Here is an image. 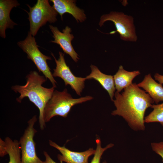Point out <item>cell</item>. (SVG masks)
Instances as JSON below:
<instances>
[{
    "label": "cell",
    "mask_w": 163,
    "mask_h": 163,
    "mask_svg": "<svg viewBox=\"0 0 163 163\" xmlns=\"http://www.w3.org/2000/svg\"><path fill=\"white\" fill-rule=\"evenodd\" d=\"M17 44L27 55V58L31 60L40 72H41L45 78L48 79L55 88L57 82L50 71V69L47 62L51 58L44 55L39 50L35 38L29 31L26 38L18 42Z\"/></svg>",
    "instance_id": "cell-4"
},
{
    "label": "cell",
    "mask_w": 163,
    "mask_h": 163,
    "mask_svg": "<svg viewBox=\"0 0 163 163\" xmlns=\"http://www.w3.org/2000/svg\"><path fill=\"white\" fill-rule=\"evenodd\" d=\"M49 27L54 39L51 42L58 44L65 53L69 55L75 62H77L79 58L71 42L74 36L70 33L72 32L71 28L66 26L61 32L56 27L52 25H49Z\"/></svg>",
    "instance_id": "cell-9"
},
{
    "label": "cell",
    "mask_w": 163,
    "mask_h": 163,
    "mask_svg": "<svg viewBox=\"0 0 163 163\" xmlns=\"http://www.w3.org/2000/svg\"><path fill=\"white\" fill-rule=\"evenodd\" d=\"M20 5L16 0H0V36L2 37L6 38V29H13L15 25H17L11 19L10 14L13 8Z\"/></svg>",
    "instance_id": "cell-12"
},
{
    "label": "cell",
    "mask_w": 163,
    "mask_h": 163,
    "mask_svg": "<svg viewBox=\"0 0 163 163\" xmlns=\"http://www.w3.org/2000/svg\"><path fill=\"white\" fill-rule=\"evenodd\" d=\"M5 141L9 157L8 163H21V150L19 141L16 139L13 141L8 137L5 138Z\"/></svg>",
    "instance_id": "cell-16"
},
{
    "label": "cell",
    "mask_w": 163,
    "mask_h": 163,
    "mask_svg": "<svg viewBox=\"0 0 163 163\" xmlns=\"http://www.w3.org/2000/svg\"><path fill=\"white\" fill-rule=\"evenodd\" d=\"M49 145L58 150L61 153L57 155V158L62 163H88V159L94 155L95 150L92 148L84 152H78L71 151L64 146H61L51 140H49Z\"/></svg>",
    "instance_id": "cell-10"
},
{
    "label": "cell",
    "mask_w": 163,
    "mask_h": 163,
    "mask_svg": "<svg viewBox=\"0 0 163 163\" xmlns=\"http://www.w3.org/2000/svg\"><path fill=\"white\" fill-rule=\"evenodd\" d=\"M152 150L161 156L163 161V142L151 143Z\"/></svg>",
    "instance_id": "cell-19"
},
{
    "label": "cell",
    "mask_w": 163,
    "mask_h": 163,
    "mask_svg": "<svg viewBox=\"0 0 163 163\" xmlns=\"http://www.w3.org/2000/svg\"><path fill=\"white\" fill-rule=\"evenodd\" d=\"M59 57L56 59L51 53L56 64V68L53 69V76L61 78L64 81L65 86L70 85L78 95H81L85 87L86 78L78 77L74 75L66 62L64 54L59 51Z\"/></svg>",
    "instance_id": "cell-8"
},
{
    "label": "cell",
    "mask_w": 163,
    "mask_h": 163,
    "mask_svg": "<svg viewBox=\"0 0 163 163\" xmlns=\"http://www.w3.org/2000/svg\"><path fill=\"white\" fill-rule=\"evenodd\" d=\"M155 80L158 81L160 83L163 84V75L158 73H156L154 75Z\"/></svg>",
    "instance_id": "cell-22"
},
{
    "label": "cell",
    "mask_w": 163,
    "mask_h": 163,
    "mask_svg": "<svg viewBox=\"0 0 163 163\" xmlns=\"http://www.w3.org/2000/svg\"><path fill=\"white\" fill-rule=\"evenodd\" d=\"M107 21L113 22L116 29L114 33L117 32L121 40L133 42L137 40V37L133 24V18L132 16L125 14L122 12L112 11L101 17L99 25L101 27Z\"/></svg>",
    "instance_id": "cell-6"
},
{
    "label": "cell",
    "mask_w": 163,
    "mask_h": 163,
    "mask_svg": "<svg viewBox=\"0 0 163 163\" xmlns=\"http://www.w3.org/2000/svg\"><path fill=\"white\" fill-rule=\"evenodd\" d=\"M43 154L45 157V160L43 161V163H56L51 158L47 152L44 151Z\"/></svg>",
    "instance_id": "cell-21"
},
{
    "label": "cell",
    "mask_w": 163,
    "mask_h": 163,
    "mask_svg": "<svg viewBox=\"0 0 163 163\" xmlns=\"http://www.w3.org/2000/svg\"><path fill=\"white\" fill-rule=\"evenodd\" d=\"M8 154L7 151L6 145L5 141L0 138V156L3 157Z\"/></svg>",
    "instance_id": "cell-20"
},
{
    "label": "cell",
    "mask_w": 163,
    "mask_h": 163,
    "mask_svg": "<svg viewBox=\"0 0 163 163\" xmlns=\"http://www.w3.org/2000/svg\"><path fill=\"white\" fill-rule=\"evenodd\" d=\"M29 9L27 12L30 22V32L34 37L40 28L47 22L54 23L57 21V12L48 0H38L32 7L27 5Z\"/></svg>",
    "instance_id": "cell-5"
},
{
    "label": "cell",
    "mask_w": 163,
    "mask_h": 163,
    "mask_svg": "<svg viewBox=\"0 0 163 163\" xmlns=\"http://www.w3.org/2000/svg\"><path fill=\"white\" fill-rule=\"evenodd\" d=\"M140 74L139 71H127L122 66H120L118 71L113 76L117 91L120 92L131 84L133 79Z\"/></svg>",
    "instance_id": "cell-15"
},
{
    "label": "cell",
    "mask_w": 163,
    "mask_h": 163,
    "mask_svg": "<svg viewBox=\"0 0 163 163\" xmlns=\"http://www.w3.org/2000/svg\"><path fill=\"white\" fill-rule=\"evenodd\" d=\"M137 85L148 92L156 103L163 101V87L162 84L156 82L150 74L145 75L143 81Z\"/></svg>",
    "instance_id": "cell-14"
},
{
    "label": "cell",
    "mask_w": 163,
    "mask_h": 163,
    "mask_svg": "<svg viewBox=\"0 0 163 163\" xmlns=\"http://www.w3.org/2000/svg\"><path fill=\"white\" fill-rule=\"evenodd\" d=\"M114 96L113 101L116 109L111 114L122 117L135 130H144L145 110L154 102L149 94L134 83L125 88L121 94L116 91Z\"/></svg>",
    "instance_id": "cell-1"
},
{
    "label": "cell",
    "mask_w": 163,
    "mask_h": 163,
    "mask_svg": "<svg viewBox=\"0 0 163 163\" xmlns=\"http://www.w3.org/2000/svg\"><path fill=\"white\" fill-rule=\"evenodd\" d=\"M102 163H107L106 161H104Z\"/></svg>",
    "instance_id": "cell-23"
},
{
    "label": "cell",
    "mask_w": 163,
    "mask_h": 163,
    "mask_svg": "<svg viewBox=\"0 0 163 163\" xmlns=\"http://www.w3.org/2000/svg\"><path fill=\"white\" fill-rule=\"evenodd\" d=\"M26 83L24 85H16L11 88L15 92L19 93L20 95L16 99L21 103L25 97H28L39 110V122L40 128L43 130L46 127V123L43 119V112L46 104L51 98L55 90L53 86L47 88L42 86L46 80L44 76L40 75L36 71L30 72L26 77Z\"/></svg>",
    "instance_id": "cell-2"
},
{
    "label": "cell",
    "mask_w": 163,
    "mask_h": 163,
    "mask_svg": "<svg viewBox=\"0 0 163 163\" xmlns=\"http://www.w3.org/2000/svg\"><path fill=\"white\" fill-rule=\"evenodd\" d=\"M53 6L59 13L62 20L64 14L68 13L72 15L78 22H82L86 19L84 11L76 5L75 1L73 0H51Z\"/></svg>",
    "instance_id": "cell-11"
},
{
    "label": "cell",
    "mask_w": 163,
    "mask_h": 163,
    "mask_svg": "<svg viewBox=\"0 0 163 163\" xmlns=\"http://www.w3.org/2000/svg\"><path fill=\"white\" fill-rule=\"evenodd\" d=\"M153 111L144 118L145 123L159 122L163 126V103L152 105Z\"/></svg>",
    "instance_id": "cell-17"
},
{
    "label": "cell",
    "mask_w": 163,
    "mask_h": 163,
    "mask_svg": "<svg viewBox=\"0 0 163 163\" xmlns=\"http://www.w3.org/2000/svg\"><path fill=\"white\" fill-rule=\"evenodd\" d=\"M36 115H34L27 122L28 126L19 142L21 153V163H43L37 156L34 136L37 132L34 128L37 121Z\"/></svg>",
    "instance_id": "cell-7"
},
{
    "label": "cell",
    "mask_w": 163,
    "mask_h": 163,
    "mask_svg": "<svg viewBox=\"0 0 163 163\" xmlns=\"http://www.w3.org/2000/svg\"><path fill=\"white\" fill-rule=\"evenodd\" d=\"M96 148L94 156L90 163H100L101 157L103 153L107 149L112 147L114 145L110 143L107 145L105 147L102 148L101 142L100 139L98 138L96 140Z\"/></svg>",
    "instance_id": "cell-18"
},
{
    "label": "cell",
    "mask_w": 163,
    "mask_h": 163,
    "mask_svg": "<svg viewBox=\"0 0 163 163\" xmlns=\"http://www.w3.org/2000/svg\"><path fill=\"white\" fill-rule=\"evenodd\" d=\"M93 98L90 96L74 98L68 93L66 88L62 91L54 90L51 98L45 106L43 112L44 121L45 123L48 122L55 116L66 118L73 106Z\"/></svg>",
    "instance_id": "cell-3"
},
{
    "label": "cell",
    "mask_w": 163,
    "mask_h": 163,
    "mask_svg": "<svg viewBox=\"0 0 163 163\" xmlns=\"http://www.w3.org/2000/svg\"><path fill=\"white\" fill-rule=\"evenodd\" d=\"M91 72L85 77L86 79H94L97 81L108 92L111 101H113L115 90L113 76L102 72L96 66H90Z\"/></svg>",
    "instance_id": "cell-13"
}]
</instances>
